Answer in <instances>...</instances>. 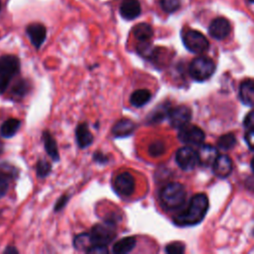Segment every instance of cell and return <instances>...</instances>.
<instances>
[{"instance_id": "6da1fadb", "label": "cell", "mask_w": 254, "mask_h": 254, "mask_svg": "<svg viewBox=\"0 0 254 254\" xmlns=\"http://www.w3.org/2000/svg\"><path fill=\"white\" fill-rule=\"evenodd\" d=\"M208 198L204 193L194 194L186 209L174 217V222L180 226H190L199 223L208 209Z\"/></svg>"}, {"instance_id": "7a4b0ae2", "label": "cell", "mask_w": 254, "mask_h": 254, "mask_svg": "<svg viewBox=\"0 0 254 254\" xmlns=\"http://www.w3.org/2000/svg\"><path fill=\"white\" fill-rule=\"evenodd\" d=\"M185 187L180 183H170L160 191V201L163 207L169 210L181 207L186 199Z\"/></svg>"}, {"instance_id": "3957f363", "label": "cell", "mask_w": 254, "mask_h": 254, "mask_svg": "<svg viewBox=\"0 0 254 254\" xmlns=\"http://www.w3.org/2000/svg\"><path fill=\"white\" fill-rule=\"evenodd\" d=\"M20 62L16 56L5 55L0 57V93L9 86L12 78L19 72Z\"/></svg>"}, {"instance_id": "277c9868", "label": "cell", "mask_w": 254, "mask_h": 254, "mask_svg": "<svg viewBox=\"0 0 254 254\" xmlns=\"http://www.w3.org/2000/svg\"><path fill=\"white\" fill-rule=\"evenodd\" d=\"M214 62L205 56H199L194 58L190 64L189 71L190 75L197 81H203L208 79L215 71Z\"/></svg>"}, {"instance_id": "5b68a950", "label": "cell", "mask_w": 254, "mask_h": 254, "mask_svg": "<svg viewBox=\"0 0 254 254\" xmlns=\"http://www.w3.org/2000/svg\"><path fill=\"white\" fill-rule=\"evenodd\" d=\"M92 246H107L116 235L115 223L112 221H104L95 224L89 232Z\"/></svg>"}, {"instance_id": "8992f818", "label": "cell", "mask_w": 254, "mask_h": 254, "mask_svg": "<svg viewBox=\"0 0 254 254\" xmlns=\"http://www.w3.org/2000/svg\"><path fill=\"white\" fill-rule=\"evenodd\" d=\"M185 47L193 54H201L208 50L209 43L203 34L195 30H188L183 34Z\"/></svg>"}, {"instance_id": "52a82bcc", "label": "cell", "mask_w": 254, "mask_h": 254, "mask_svg": "<svg viewBox=\"0 0 254 254\" xmlns=\"http://www.w3.org/2000/svg\"><path fill=\"white\" fill-rule=\"evenodd\" d=\"M176 163L184 171H190L198 164V155L190 147L180 148L176 153Z\"/></svg>"}, {"instance_id": "ba28073f", "label": "cell", "mask_w": 254, "mask_h": 254, "mask_svg": "<svg viewBox=\"0 0 254 254\" xmlns=\"http://www.w3.org/2000/svg\"><path fill=\"white\" fill-rule=\"evenodd\" d=\"M204 132L197 126L194 125H186L181 128L178 138L181 142L187 145L199 146L204 141Z\"/></svg>"}, {"instance_id": "9c48e42d", "label": "cell", "mask_w": 254, "mask_h": 254, "mask_svg": "<svg viewBox=\"0 0 254 254\" xmlns=\"http://www.w3.org/2000/svg\"><path fill=\"white\" fill-rule=\"evenodd\" d=\"M168 118L172 127L181 129L190 123L191 110L186 105H179L169 110Z\"/></svg>"}, {"instance_id": "30bf717a", "label": "cell", "mask_w": 254, "mask_h": 254, "mask_svg": "<svg viewBox=\"0 0 254 254\" xmlns=\"http://www.w3.org/2000/svg\"><path fill=\"white\" fill-rule=\"evenodd\" d=\"M114 189L116 192L122 196L131 195L135 190L134 177L128 172L117 175L114 180Z\"/></svg>"}, {"instance_id": "8fae6325", "label": "cell", "mask_w": 254, "mask_h": 254, "mask_svg": "<svg viewBox=\"0 0 254 254\" xmlns=\"http://www.w3.org/2000/svg\"><path fill=\"white\" fill-rule=\"evenodd\" d=\"M208 33L215 40H223L230 33V24L225 18H215L211 21L208 27Z\"/></svg>"}, {"instance_id": "7c38bea8", "label": "cell", "mask_w": 254, "mask_h": 254, "mask_svg": "<svg viewBox=\"0 0 254 254\" xmlns=\"http://www.w3.org/2000/svg\"><path fill=\"white\" fill-rule=\"evenodd\" d=\"M233 165L227 155H218L212 164V171L218 178H227L232 173Z\"/></svg>"}, {"instance_id": "4fadbf2b", "label": "cell", "mask_w": 254, "mask_h": 254, "mask_svg": "<svg viewBox=\"0 0 254 254\" xmlns=\"http://www.w3.org/2000/svg\"><path fill=\"white\" fill-rule=\"evenodd\" d=\"M27 35L32 43V45L36 49H40L41 46L44 44L46 37H47V30L46 27L39 23L30 24L26 29Z\"/></svg>"}, {"instance_id": "5bb4252c", "label": "cell", "mask_w": 254, "mask_h": 254, "mask_svg": "<svg viewBox=\"0 0 254 254\" xmlns=\"http://www.w3.org/2000/svg\"><path fill=\"white\" fill-rule=\"evenodd\" d=\"M119 12L125 20H133L141 14V5L138 0H122Z\"/></svg>"}, {"instance_id": "9a60e30c", "label": "cell", "mask_w": 254, "mask_h": 254, "mask_svg": "<svg viewBox=\"0 0 254 254\" xmlns=\"http://www.w3.org/2000/svg\"><path fill=\"white\" fill-rule=\"evenodd\" d=\"M75 139L78 147L81 149H85L92 144L93 136L85 122L77 125L75 129Z\"/></svg>"}, {"instance_id": "2e32d148", "label": "cell", "mask_w": 254, "mask_h": 254, "mask_svg": "<svg viewBox=\"0 0 254 254\" xmlns=\"http://www.w3.org/2000/svg\"><path fill=\"white\" fill-rule=\"evenodd\" d=\"M136 128V124L130 119H120L112 127V134L116 138L130 136Z\"/></svg>"}, {"instance_id": "e0dca14e", "label": "cell", "mask_w": 254, "mask_h": 254, "mask_svg": "<svg viewBox=\"0 0 254 254\" xmlns=\"http://www.w3.org/2000/svg\"><path fill=\"white\" fill-rule=\"evenodd\" d=\"M239 97L245 105L254 107V80L246 79L241 82Z\"/></svg>"}, {"instance_id": "ac0fdd59", "label": "cell", "mask_w": 254, "mask_h": 254, "mask_svg": "<svg viewBox=\"0 0 254 254\" xmlns=\"http://www.w3.org/2000/svg\"><path fill=\"white\" fill-rule=\"evenodd\" d=\"M197 155H198V164L204 167L212 165L214 160L218 156L216 149L213 146L208 144L201 145L197 152Z\"/></svg>"}, {"instance_id": "d6986e66", "label": "cell", "mask_w": 254, "mask_h": 254, "mask_svg": "<svg viewBox=\"0 0 254 254\" xmlns=\"http://www.w3.org/2000/svg\"><path fill=\"white\" fill-rule=\"evenodd\" d=\"M16 176V171L11 166L0 165V198L3 197L9 189V182Z\"/></svg>"}, {"instance_id": "ffe728a7", "label": "cell", "mask_w": 254, "mask_h": 254, "mask_svg": "<svg viewBox=\"0 0 254 254\" xmlns=\"http://www.w3.org/2000/svg\"><path fill=\"white\" fill-rule=\"evenodd\" d=\"M43 142H44L45 149H46L48 155L52 158V160L55 162L59 161L60 155H59L58 145H57L55 138L52 136V134L49 131L43 132Z\"/></svg>"}, {"instance_id": "44dd1931", "label": "cell", "mask_w": 254, "mask_h": 254, "mask_svg": "<svg viewBox=\"0 0 254 254\" xmlns=\"http://www.w3.org/2000/svg\"><path fill=\"white\" fill-rule=\"evenodd\" d=\"M136 246V239L135 237L128 236L124 237L113 244L112 252L115 254H125L131 252Z\"/></svg>"}, {"instance_id": "7402d4cb", "label": "cell", "mask_w": 254, "mask_h": 254, "mask_svg": "<svg viewBox=\"0 0 254 254\" xmlns=\"http://www.w3.org/2000/svg\"><path fill=\"white\" fill-rule=\"evenodd\" d=\"M21 126V121L17 118H9L0 127V134L4 138L13 137L19 130Z\"/></svg>"}, {"instance_id": "603a6c76", "label": "cell", "mask_w": 254, "mask_h": 254, "mask_svg": "<svg viewBox=\"0 0 254 254\" xmlns=\"http://www.w3.org/2000/svg\"><path fill=\"white\" fill-rule=\"evenodd\" d=\"M153 29L147 23H140L133 29V35L139 42H148L153 37Z\"/></svg>"}, {"instance_id": "cb8c5ba5", "label": "cell", "mask_w": 254, "mask_h": 254, "mask_svg": "<svg viewBox=\"0 0 254 254\" xmlns=\"http://www.w3.org/2000/svg\"><path fill=\"white\" fill-rule=\"evenodd\" d=\"M151 92L148 89L135 90L130 96V103L135 107H142L151 99Z\"/></svg>"}, {"instance_id": "d4e9b609", "label": "cell", "mask_w": 254, "mask_h": 254, "mask_svg": "<svg viewBox=\"0 0 254 254\" xmlns=\"http://www.w3.org/2000/svg\"><path fill=\"white\" fill-rule=\"evenodd\" d=\"M73 246L79 251L87 252L92 247V242L89 233L77 234L73 239Z\"/></svg>"}, {"instance_id": "484cf974", "label": "cell", "mask_w": 254, "mask_h": 254, "mask_svg": "<svg viewBox=\"0 0 254 254\" xmlns=\"http://www.w3.org/2000/svg\"><path fill=\"white\" fill-rule=\"evenodd\" d=\"M236 144V138L232 133L221 135L217 140V146L222 150H230Z\"/></svg>"}, {"instance_id": "4316f807", "label": "cell", "mask_w": 254, "mask_h": 254, "mask_svg": "<svg viewBox=\"0 0 254 254\" xmlns=\"http://www.w3.org/2000/svg\"><path fill=\"white\" fill-rule=\"evenodd\" d=\"M169 110L168 107H165V106H160L158 108H156L155 110H153V112L150 114L149 116V121L151 123H158L162 120H164V118L166 116H168V113H169Z\"/></svg>"}, {"instance_id": "83f0119b", "label": "cell", "mask_w": 254, "mask_h": 254, "mask_svg": "<svg viewBox=\"0 0 254 254\" xmlns=\"http://www.w3.org/2000/svg\"><path fill=\"white\" fill-rule=\"evenodd\" d=\"M52 171V166L47 160H39L36 165V172L39 178H46L50 175Z\"/></svg>"}, {"instance_id": "f1b7e54d", "label": "cell", "mask_w": 254, "mask_h": 254, "mask_svg": "<svg viewBox=\"0 0 254 254\" xmlns=\"http://www.w3.org/2000/svg\"><path fill=\"white\" fill-rule=\"evenodd\" d=\"M166 146L162 141H155L148 147V152L152 157H160L165 153Z\"/></svg>"}, {"instance_id": "f546056e", "label": "cell", "mask_w": 254, "mask_h": 254, "mask_svg": "<svg viewBox=\"0 0 254 254\" xmlns=\"http://www.w3.org/2000/svg\"><path fill=\"white\" fill-rule=\"evenodd\" d=\"M161 8L167 13H173L177 11L181 6L180 0H160Z\"/></svg>"}, {"instance_id": "4dcf8cb0", "label": "cell", "mask_w": 254, "mask_h": 254, "mask_svg": "<svg viewBox=\"0 0 254 254\" xmlns=\"http://www.w3.org/2000/svg\"><path fill=\"white\" fill-rule=\"evenodd\" d=\"M166 252L169 254H181L185 252V245L182 242H171L166 246Z\"/></svg>"}, {"instance_id": "1f68e13d", "label": "cell", "mask_w": 254, "mask_h": 254, "mask_svg": "<svg viewBox=\"0 0 254 254\" xmlns=\"http://www.w3.org/2000/svg\"><path fill=\"white\" fill-rule=\"evenodd\" d=\"M26 83L24 81H19L17 84L14 85V88H13V94L14 96H23V94L25 93L26 91Z\"/></svg>"}, {"instance_id": "d6a6232c", "label": "cell", "mask_w": 254, "mask_h": 254, "mask_svg": "<svg viewBox=\"0 0 254 254\" xmlns=\"http://www.w3.org/2000/svg\"><path fill=\"white\" fill-rule=\"evenodd\" d=\"M243 124L249 130H253L254 129V110H252L249 113H247V115L244 118Z\"/></svg>"}, {"instance_id": "836d02e7", "label": "cell", "mask_w": 254, "mask_h": 254, "mask_svg": "<svg viewBox=\"0 0 254 254\" xmlns=\"http://www.w3.org/2000/svg\"><path fill=\"white\" fill-rule=\"evenodd\" d=\"M67 200H68V195H66V194L62 195V196L58 199V201L56 202L55 210H56V211H58V210H61L62 208H64V205L66 204Z\"/></svg>"}, {"instance_id": "e575fe53", "label": "cell", "mask_w": 254, "mask_h": 254, "mask_svg": "<svg viewBox=\"0 0 254 254\" xmlns=\"http://www.w3.org/2000/svg\"><path fill=\"white\" fill-rule=\"evenodd\" d=\"M245 141L251 150H254V129L249 130L245 134Z\"/></svg>"}, {"instance_id": "d590c367", "label": "cell", "mask_w": 254, "mask_h": 254, "mask_svg": "<svg viewBox=\"0 0 254 254\" xmlns=\"http://www.w3.org/2000/svg\"><path fill=\"white\" fill-rule=\"evenodd\" d=\"M93 160H94L96 163L100 164V165H103V164H105V163L108 161L107 156H105V155L102 154L101 152H96V153H94V154H93Z\"/></svg>"}, {"instance_id": "8d00e7d4", "label": "cell", "mask_w": 254, "mask_h": 254, "mask_svg": "<svg viewBox=\"0 0 254 254\" xmlns=\"http://www.w3.org/2000/svg\"><path fill=\"white\" fill-rule=\"evenodd\" d=\"M4 253H18V250L15 249L14 247L9 246L8 248H6V249L4 250Z\"/></svg>"}, {"instance_id": "74e56055", "label": "cell", "mask_w": 254, "mask_h": 254, "mask_svg": "<svg viewBox=\"0 0 254 254\" xmlns=\"http://www.w3.org/2000/svg\"><path fill=\"white\" fill-rule=\"evenodd\" d=\"M250 166H251V169H252V171H253V173H254V157H253V158H252V160H251Z\"/></svg>"}, {"instance_id": "f35d334b", "label": "cell", "mask_w": 254, "mask_h": 254, "mask_svg": "<svg viewBox=\"0 0 254 254\" xmlns=\"http://www.w3.org/2000/svg\"><path fill=\"white\" fill-rule=\"evenodd\" d=\"M2 151H3V145H2V143H1V141H0V154L2 153Z\"/></svg>"}, {"instance_id": "ab89813d", "label": "cell", "mask_w": 254, "mask_h": 254, "mask_svg": "<svg viewBox=\"0 0 254 254\" xmlns=\"http://www.w3.org/2000/svg\"><path fill=\"white\" fill-rule=\"evenodd\" d=\"M250 3H254V0H248Z\"/></svg>"}, {"instance_id": "60d3db41", "label": "cell", "mask_w": 254, "mask_h": 254, "mask_svg": "<svg viewBox=\"0 0 254 254\" xmlns=\"http://www.w3.org/2000/svg\"><path fill=\"white\" fill-rule=\"evenodd\" d=\"M0 8H1V2H0Z\"/></svg>"}, {"instance_id": "b9f144b4", "label": "cell", "mask_w": 254, "mask_h": 254, "mask_svg": "<svg viewBox=\"0 0 254 254\" xmlns=\"http://www.w3.org/2000/svg\"><path fill=\"white\" fill-rule=\"evenodd\" d=\"M253 234H254V230H253Z\"/></svg>"}]
</instances>
